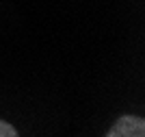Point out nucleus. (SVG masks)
<instances>
[{"mask_svg": "<svg viewBox=\"0 0 145 137\" xmlns=\"http://www.w3.org/2000/svg\"><path fill=\"white\" fill-rule=\"evenodd\" d=\"M0 137H20V135L15 131V126H11L5 120H0Z\"/></svg>", "mask_w": 145, "mask_h": 137, "instance_id": "f03ea898", "label": "nucleus"}, {"mask_svg": "<svg viewBox=\"0 0 145 137\" xmlns=\"http://www.w3.org/2000/svg\"><path fill=\"white\" fill-rule=\"evenodd\" d=\"M106 137H145V120L141 115H121Z\"/></svg>", "mask_w": 145, "mask_h": 137, "instance_id": "f257e3e1", "label": "nucleus"}]
</instances>
